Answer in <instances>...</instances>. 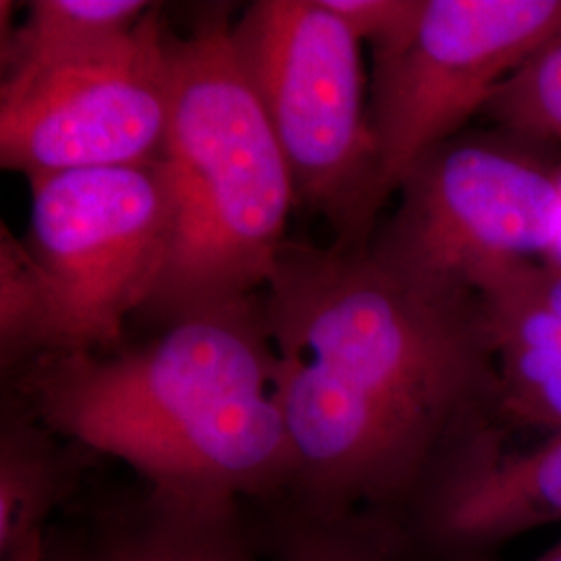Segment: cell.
<instances>
[{"label":"cell","instance_id":"13","mask_svg":"<svg viewBox=\"0 0 561 561\" xmlns=\"http://www.w3.org/2000/svg\"><path fill=\"white\" fill-rule=\"evenodd\" d=\"M55 354V317L25 241L0 225V366L15 375Z\"/></svg>","mask_w":561,"mask_h":561},{"label":"cell","instance_id":"3","mask_svg":"<svg viewBox=\"0 0 561 561\" xmlns=\"http://www.w3.org/2000/svg\"><path fill=\"white\" fill-rule=\"evenodd\" d=\"M229 11L206 9L187 34L164 27L169 125L161 164L173 231L141 314L164 329L259 298L298 206L271 123L241 71Z\"/></svg>","mask_w":561,"mask_h":561},{"label":"cell","instance_id":"16","mask_svg":"<svg viewBox=\"0 0 561 561\" xmlns=\"http://www.w3.org/2000/svg\"><path fill=\"white\" fill-rule=\"evenodd\" d=\"M373 55L400 46L421 20L424 0H322Z\"/></svg>","mask_w":561,"mask_h":561},{"label":"cell","instance_id":"18","mask_svg":"<svg viewBox=\"0 0 561 561\" xmlns=\"http://www.w3.org/2000/svg\"><path fill=\"white\" fill-rule=\"evenodd\" d=\"M533 561H561V542L560 545H556L553 549H549L547 553H542L541 558H537V560Z\"/></svg>","mask_w":561,"mask_h":561},{"label":"cell","instance_id":"7","mask_svg":"<svg viewBox=\"0 0 561 561\" xmlns=\"http://www.w3.org/2000/svg\"><path fill=\"white\" fill-rule=\"evenodd\" d=\"M561 41V0H424L400 46L377 53L368 119L385 198L482 113L526 60Z\"/></svg>","mask_w":561,"mask_h":561},{"label":"cell","instance_id":"4","mask_svg":"<svg viewBox=\"0 0 561 561\" xmlns=\"http://www.w3.org/2000/svg\"><path fill=\"white\" fill-rule=\"evenodd\" d=\"M231 41L298 206L322 217L335 243H368L387 198L362 42L322 0H256L231 25Z\"/></svg>","mask_w":561,"mask_h":561},{"label":"cell","instance_id":"11","mask_svg":"<svg viewBox=\"0 0 561 561\" xmlns=\"http://www.w3.org/2000/svg\"><path fill=\"white\" fill-rule=\"evenodd\" d=\"M81 447L9 398L0 421V558L36 535L80 481Z\"/></svg>","mask_w":561,"mask_h":561},{"label":"cell","instance_id":"6","mask_svg":"<svg viewBox=\"0 0 561 561\" xmlns=\"http://www.w3.org/2000/svg\"><path fill=\"white\" fill-rule=\"evenodd\" d=\"M23 238L55 317V354H106L152 298L169 256L173 204L161 161L30 181Z\"/></svg>","mask_w":561,"mask_h":561},{"label":"cell","instance_id":"17","mask_svg":"<svg viewBox=\"0 0 561 561\" xmlns=\"http://www.w3.org/2000/svg\"><path fill=\"white\" fill-rule=\"evenodd\" d=\"M2 561H67L57 553H53L46 545L44 535L32 537L25 545H21L20 549H15L13 553H9Z\"/></svg>","mask_w":561,"mask_h":561},{"label":"cell","instance_id":"2","mask_svg":"<svg viewBox=\"0 0 561 561\" xmlns=\"http://www.w3.org/2000/svg\"><path fill=\"white\" fill-rule=\"evenodd\" d=\"M13 398L148 489L198 502L279 503L296 472L261 296L106 354H62L15 373Z\"/></svg>","mask_w":561,"mask_h":561},{"label":"cell","instance_id":"14","mask_svg":"<svg viewBox=\"0 0 561 561\" xmlns=\"http://www.w3.org/2000/svg\"><path fill=\"white\" fill-rule=\"evenodd\" d=\"M273 561H403L379 530L350 518H319L275 503L266 528Z\"/></svg>","mask_w":561,"mask_h":561},{"label":"cell","instance_id":"15","mask_svg":"<svg viewBox=\"0 0 561 561\" xmlns=\"http://www.w3.org/2000/svg\"><path fill=\"white\" fill-rule=\"evenodd\" d=\"M482 115L526 140L561 141V41L503 81Z\"/></svg>","mask_w":561,"mask_h":561},{"label":"cell","instance_id":"5","mask_svg":"<svg viewBox=\"0 0 561 561\" xmlns=\"http://www.w3.org/2000/svg\"><path fill=\"white\" fill-rule=\"evenodd\" d=\"M539 146L500 127L443 141L401 181L370 252L405 275L472 294L535 261L553 245L561 215V169Z\"/></svg>","mask_w":561,"mask_h":561},{"label":"cell","instance_id":"9","mask_svg":"<svg viewBox=\"0 0 561 561\" xmlns=\"http://www.w3.org/2000/svg\"><path fill=\"white\" fill-rule=\"evenodd\" d=\"M561 522V431L514 451L484 445L443 482L405 526L410 553L435 561H489L505 542Z\"/></svg>","mask_w":561,"mask_h":561},{"label":"cell","instance_id":"12","mask_svg":"<svg viewBox=\"0 0 561 561\" xmlns=\"http://www.w3.org/2000/svg\"><path fill=\"white\" fill-rule=\"evenodd\" d=\"M150 9L144 0H32L20 25L0 21V83L96 55L127 38Z\"/></svg>","mask_w":561,"mask_h":561},{"label":"cell","instance_id":"10","mask_svg":"<svg viewBox=\"0 0 561 561\" xmlns=\"http://www.w3.org/2000/svg\"><path fill=\"white\" fill-rule=\"evenodd\" d=\"M67 561H259L241 503L198 502L148 489L113 507Z\"/></svg>","mask_w":561,"mask_h":561},{"label":"cell","instance_id":"1","mask_svg":"<svg viewBox=\"0 0 561 561\" xmlns=\"http://www.w3.org/2000/svg\"><path fill=\"white\" fill-rule=\"evenodd\" d=\"M296 472L283 505L396 547L426 500L507 435L481 301L368 243L287 240L261 294Z\"/></svg>","mask_w":561,"mask_h":561},{"label":"cell","instance_id":"8","mask_svg":"<svg viewBox=\"0 0 561 561\" xmlns=\"http://www.w3.org/2000/svg\"><path fill=\"white\" fill-rule=\"evenodd\" d=\"M161 9L123 41L38 76L0 83V164L30 181L161 161L169 78Z\"/></svg>","mask_w":561,"mask_h":561}]
</instances>
